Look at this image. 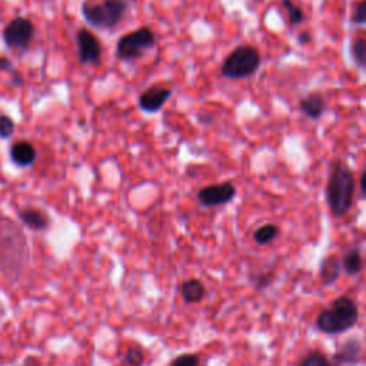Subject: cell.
Listing matches in <instances>:
<instances>
[{"instance_id":"6da1fadb","label":"cell","mask_w":366,"mask_h":366,"mask_svg":"<svg viewBox=\"0 0 366 366\" xmlns=\"http://www.w3.org/2000/svg\"><path fill=\"white\" fill-rule=\"evenodd\" d=\"M355 177L352 171L336 160L331 165V172L326 183V202L329 211L335 216H343L349 212L354 203Z\"/></svg>"},{"instance_id":"7a4b0ae2","label":"cell","mask_w":366,"mask_h":366,"mask_svg":"<svg viewBox=\"0 0 366 366\" xmlns=\"http://www.w3.org/2000/svg\"><path fill=\"white\" fill-rule=\"evenodd\" d=\"M359 319V308L348 296L335 299L329 308L324 309L316 317V326L326 335H339L351 331Z\"/></svg>"},{"instance_id":"3957f363","label":"cell","mask_w":366,"mask_h":366,"mask_svg":"<svg viewBox=\"0 0 366 366\" xmlns=\"http://www.w3.org/2000/svg\"><path fill=\"white\" fill-rule=\"evenodd\" d=\"M80 10L83 19L90 26L98 29H114L125 19L129 5L125 0H86Z\"/></svg>"},{"instance_id":"277c9868","label":"cell","mask_w":366,"mask_h":366,"mask_svg":"<svg viewBox=\"0 0 366 366\" xmlns=\"http://www.w3.org/2000/svg\"><path fill=\"white\" fill-rule=\"evenodd\" d=\"M262 63L261 53L250 44H241L227 55L222 63L220 72L226 79H247L258 72Z\"/></svg>"},{"instance_id":"5b68a950","label":"cell","mask_w":366,"mask_h":366,"mask_svg":"<svg viewBox=\"0 0 366 366\" xmlns=\"http://www.w3.org/2000/svg\"><path fill=\"white\" fill-rule=\"evenodd\" d=\"M155 44V33L149 28H141L130 33H126L118 40L116 58L121 60L141 59Z\"/></svg>"},{"instance_id":"8992f818","label":"cell","mask_w":366,"mask_h":366,"mask_svg":"<svg viewBox=\"0 0 366 366\" xmlns=\"http://www.w3.org/2000/svg\"><path fill=\"white\" fill-rule=\"evenodd\" d=\"M35 36V26L32 20L26 17L12 19L3 29V40L10 49L26 51Z\"/></svg>"},{"instance_id":"52a82bcc","label":"cell","mask_w":366,"mask_h":366,"mask_svg":"<svg viewBox=\"0 0 366 366\" xmlns=\"http://www.w3.org/2000/svg\"><path fill=\"white\" fill-rule=\"evenodd\" d=\"M236 195V189L231 182L218 183V185L204 186L198 192V200L204 208H215V206L226 204Z\"/></svg>"},{"instance_id":"ba28073f","label":"cell","mask_w":366,"mask_h":366,"mask_svg":"<svg viewBox=\"0 0 366 366\" xmlns=\"http://www.w3.org/2000/svg\"><path fill=\"white\" fill-rule=\"evenodd\" d=\"M78 55L82 64H99L102 58V46L99 39L87 29H80L76 35Z\"/></svg>"},{"instance_id":"9c48e42d","label":"cell","mask_w":366,"mask_h":366,"mask_svg":"<svg viewBox=\"0 0 366 366\" xmlns=\"http://www.w3.org/2000/svg\"><path fill=\"white\" fill-rule=\"evenodd\" d=\"M172 90L168 87H160V86H152L142 92L139 101V107L146 113H155L159 112L165 106V103L171 99Z\"/></svg>"},{"instance_id":"30bf717a","label":"cell","mask_w":366,"mask_h":366,"mask_svg":"<svg viewBox=\"0 0 366 366\" xmlns=\"http://www.w3.org/2000/svg\"><path fill=\"white\" fill-rule=\"evenodd\" d=\"M10 157L15 165L20 168H28L35 164L37 152L32 143L26 141H20L13 143V146L10 148Z\"/></svg>"},{"instance_id":"8fae6325","label":"cell","mask_w":366,"mask_h":366,"mask_svg":"<svg viewBox=\"0 0 366 366\" xmlns=\"http://www.w3.org/2000/svg\"><path fill=\"white\" fill-rule=\"evenodd\" d=\"M299 109L305 114L306 118L312 121H317L322 116L325 112V101L324 96L317 94V92H313V94H309L299 102Z\"/></svg>"},{"instance_id":"7c38bea8","label":"cell","mask_w":366,"mask_h":366,"mask_svg":"<svg viewBox=\"0 0 366 366\" xmlns=\"http://www.w3.org/2000/svg\"><path fill=\"white\" fill-rule=\"evenodd\" d=\"M342 262L338 256H326L322 262H320V269H319V278L322 281L325 286L332 285L336 282V279L340 277L342 273Z\"/></svg>"},{"instance_id":"4fadbf2b","label":"cell","mask_w":366,"mask_h":366,"mask_svg":"<svg viewBox=\"0 0 366 366\" xmlns=\"http://www.w3.org/2000/svg\"><path fill=\"white\" fill-rule=\"evenodd\" d=\"M362 358V345L358 339L347 340L335 354L338 363H356Z\"/></svg>"},{"instance_id":"5bb4252c","label":"cell","mask_w":366,"mask_h":366,"mask_svg":"<svg viewBox=\"0 0 366 366\" xmlns=\"http://www.w3.org/2000/svg\"><path fill=\"white\" fill-rule=\"evenodd\" d=\"M20 219L26 226H29L33 231H44L49 226V218L43 211L28 208L20 212Z\"/></svg>"},{"instance_id":"9a60e30c","label":"cell","mask_w":366,"mask_h":366,"mask_svg":"<svg viewBox=\"0 0 366 366\" xmlns=\"http://www.w3.org/2000/svg\"><path fill=\"white\" fill-rule=\"evenodd\" d=\"M180 293L186 304H198L204 297L206 289L199 279H189L182 284Z\"/></svg>"},{"instance_id":"2e32d148","label":"cell","mask_w":366,"mask_h":366,"mask_svg":"<svg viewBox=\"0 0 366 366\" xmlns=\"http://www.w3.org/2000/svg\"><path fill=\"white\" fill-rule=\"evenodd\" d=\"M342 269L349 277H355L362 269H363V261L359 247H351L348 249L345 254H343L342 259Z\"/></svg>"},{"instance_id":"e0dca14e","label":"cell","mask_w":366,"mask_h":366,"mask_svg":"<svg viewBox=\"0 0 366 366\" xmlns=\"http://www.w3.org/2000/svg\"><path fill=\"white\" fill-rule=\"evenodd\" d=\"M278 235H279V227L277 225L268 223L256 229L254 232V241L261 246H266L277 239Z\"/></svg>"},{"instance_id":"ac0fdd59","label":"cell","mask_w":366,"mask_h":366,"mask_svg":"<svg viewBox=\"0 0 366 366\" xmlns=\"http://www.w3.org/2000/svg\"><path fill=\"white\" fill-rule=\"evenodd\" d=\"M351 53H352L354 62L359 67L366 69V39L363 37L356 39L351 46Z\"/></svg>"},{"instance_id":"d6986e66","label":"cell","mask_w":366,"mask_h":366,"mask_svg":"<svg viewBox=\"0 0 366 366\" xmlns=\"http://www.w3.org/2000/svg\"><path fill=\"white\" fill-rule=\"evenodd\" d=\"M282 5L286 9V12H288L290 26L295 28L297 25H301V23L304 21V19H305V15H304L302 9L297 5H295L292 0H282Z\"/></svg>"},{"instance_id":"ffe728a7","label":"cell","mask_w":366,"mask_h":366,"mask_svg":"<svg viewBox=\"0 0 366 366\" xmlns=\"http://www.w3.org/2000/svg\"><path fill=\"white\" fill-rule=\"evenodd\" d=\"M297 366H332L331 360L322 352H309Z\"/></svg>"},{"instance_id":"44dd1931","label":"cell","mask_w":366,"mask_h":366,"mask_svg":"<svg viewBox=\"0 0 366 366\" xmlns=\"http://www.w3.org/2000/svg\"><path fill=\"white\" fill-rule=\"evenodd\" d=\"M125 363L129 366H143L145 362V355L139 348H129L125 358H123Z\"/></svg>"},{"instance_id":"7402d4cb","label":"cell","mask_w":366,"mask_h":366,"mask_svg":"<svg viewBox=\"0 0 366 366\" xmlns=\"http://www.w3.org/2000/svg\"><path fill=\"white\" fill-rule=\"evenodd\" d=\"M13 132L15 122L6 114H0V139H9Z\"/></svg>"},{"instance_id":"603a6c76","label":"cell","mask_w":366,"mask_h":366,"mask_svg":"<svg viewBox=\"0 0 366 366\" xmlns=\"http://www.w3.org/2000/svg\"><path fill=\"white\" fill-rule=\"evenodd\" d=\"M351 20L354 25H366V0H360L355 6Z\"/></svg>"},{"instance_id":"cb8c5ba5","label":"cell","mask_w":366,"mask_h":366,"mask_svg":"<svg viewBox=\"0 0 366 366\" xmlns=\"http://www.w3.org/2000/svg\"><path fill=\"white\" fill-rule=\"evenodd\" d=\"M171 366H199V358L196 355H180L173 359Z\"/></svg>"},{"instance_id":"d4e9b609","label":"cell","mask_w":366,"mask_h":366,"mask_svg":"<svg viewBox=\"0 0 366 366\" xmlns=\"http://www.w3.org/2000/svg\"><path fill=\"white\" fill-rule=\"evenodd\" d=\"M272 279H273V277H272V273H268V274H259V277L255 279V282H256V288L258 289H265L266 286H269L270 284H272Z\"/></svg>"},{"instance_id":"484cf974","label":"cell","mask_w":366,"mask_h":366,"mask_svg":"<svg viewBox=\"0 0 366 366\" xmlns=\"http://www.w3.org/2000/svg\"><path fill=\"white\" fill-rule=\"evenodd\" d=\"M0 72H9L10 75L15 72L13 63L8 58H0Z\"/></svg>"},{"instance_id":"4316f807","label":"cell","mask_w":366,"mask_h":366,"mask_svg":"<svg viewBox=\"0 0 366 366\" xmlns=\"http://www.w3.org/2000/svg\"><path fill=\"white\" fill-rule=\"evenodd\" d=\"M311 40H312V37L306 32L305 33H301V35H297V42H299V44H308Z\"/></svg>"},{"instance_id":"83f0119b","label":"cell","mask_w":366,"mask_h":366,"mask_svg":"<svg viewBox=\"0 0 366 366\" xmlns=\"http://www.w3.org/2000/svg\"><path fill=\"white\" fill-rule=\"evenodd\" d=\"M23 366H42V365H40V362H39L37 358L31 356V358H26L25 359V362H23Z\"/></svg>"},{"instance_id":"f1b7e54d","label":"cell","mask_w":366,"mask_h":366,"mask_svg":"<svg viewBox=\"0 0 366 366\" xmlns=\"http://www.w3.org/2000/svg\"><path fill=\"white\" fill-rule=\"evenodd\" d=\"M12 82H13V85H16V86H21L23 85V78H21V75L19 73V72H13L12 73Z\"/></svg>"},{"instance_id":"f546056e","label":"cell","mask_w":366,"mask_h":366,"mask_svg":"<svg viewBox=\"0 0 366 366\" xmlns=\"http://www.w3.org/2000/svg\"><path fill=\"white\" fill-rule=\"evenodd\" d=\"M360 191H362V195L366 198V169L360 177Z\"/></svg>"}]
</instances>
